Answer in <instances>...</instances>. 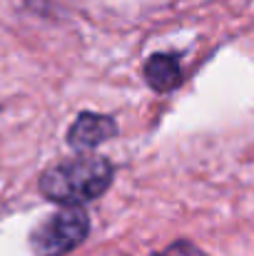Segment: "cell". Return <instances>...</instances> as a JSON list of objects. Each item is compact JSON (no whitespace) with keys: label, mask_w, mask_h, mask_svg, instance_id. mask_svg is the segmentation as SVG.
Listing matches in <instances>:
<instances>
[{"label":"cell","mask_w":254,"mask_h":256,"mask_svg":"<svg viewBox=\"0 0 254 256\" xmlns=\"http://www.w3.org/2000/svg\"><path fill=\"white\" fill-rule=\"evenodd\" d=\"M112 182V167L102 157H75L60 162L40 176V192L58 204L80 206L90 199H97Z\"/></svg>","instance_id":"cell-1"},{"label":"cell","mask_w":254,"mask_h":256,"mask_svg":"<svg viewBox=\"0 0 254 256\" xmlns=\"http://www.w3.org/2000/svg\"><path fill=\"white\" fill-rule=\"evenodd\" d=\"M90 219L80 206H68L40 224L33 234V249L38 256H60L78 246L87 236Z\"/></svg>","instance_id":"cell-2"},{"label":"cell","mask_w":254,"mask_h":256,"mask_svg":"<svg viewBox=\"0 0 254 256\" xmlns=\"http://www.w3.org/2000/svg\"><path fill=\"white\" fill-rule=\"evenodd\" d=\"M117 132V124L112 117H105V114H95V112H83L70 132H68V142L73 150L78 152H87V150H95L97 144H102L105 140H110L112 134Z\"/></svg>","instance_id":"cell-3"},{"label":"cell","mask_w":254,"mask_h":256,"mask_svg":"<svg viewBox=\"0 0 254 256\" xmlns=\"http://www.w3.org/2000/svg\"><path fill=\"white\" fill-rule=\"evenodd\" d=\"M145 78L152 90L169 92L179 82V62L174 55H152L145 65Z\"/></svg>","instance_id":"cell-4"},{"label":"cell","mask_w":254,"mask_h":256,"mask_svg":"<svg viewBox=\"0 0 254 256\" xmlns=\"http://www.w3.org/2000/svg\"><path fill=\"white\" fill-rule=\"evenodd\" d=\"M165 256H202V254H199V249H194V246H189V244H177V246L167 249Z\"/></svg>","instance_id":"cell-5"}]
</instances>
